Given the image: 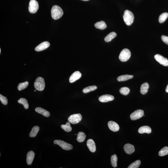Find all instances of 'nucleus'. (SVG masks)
<instances>
[{"label": "nucleus", "mask_w": 168, "mask_h": 168, "mask_svg": "<svg viewBox=\"0 0 168 168\" xmlns=\"http://www.w3.org/2000/svg\"><path fill=\"white\" fill-rule=\"evenodd\" d=\"M86 137V135L84 133L80 132L77 134V140L79 142H83L84 141Z\"/></svg>", "instance_id": "24"}, {"label": "nucleus", "mask_w": 168, "mask_h": 168, "mask_svg": "<svg viewBox=\"0 0 168 168\" xmlns=\"http://www.w3.org/2000/svg\"><path fill=\"white\" fill-rule=\"evenodd\" d=\"M118 157L117 155L114 154L112 155L111 157V163L113 167H116L117 166V161H118Z\"/></svg>", "instance_id": "29"}, {"label": "nucleus", "mask_w": 168, "mask_h": 168, "mask_svg": "<svg viewBox=\"0 0 168 168\" xmlns=\"http://www.w3.org/2000/svg\"><path fill=\"white\" fill-rule=\"evenodd\" d=\"M123 19L125 23L128 26H130L134 21V16L132 12L129 10H125L124 12Z\"/></svg>", "instance_id": "2"}, {"label": "nucleus", "mask_w": 168, "mask_h": 168, "mask_svg": "<svg viewBox=\"0 0 168 168\" xmlns=\"http://www.w3.org/2000/svg\"><path fill=\"white\" fill-rule=\"evenodd\" d=\"M109 128L111 131L113 132H117L119 130L120 127L118 124L114 121H109L108 123Z\"/></svg>", "instance_id": "13"}, {"label": "nucleus", "mask_w": 168, "mask_h": 168, "mask_svg": "<svg viewBox=\"0 0 168 168\" xmlns=\"http://www.w3.org/2000/svg\"><path fill=\"white\" fill-rule=\"evenodd\" d=\"M35 111L38 113L42 114L45 117H48L50 115V113L48 111L40 107L36 108L35 109Z\"/></svg>", "instance_id": "17"}, {"label": "nucleus", "mask_w": 168, "mask_h": 168, "mask_svg": "<svg viewBox=\"0 0 168 168\" xmlns=\"http://www.w3.org/2000/svg\"><path fill=\"white\" fill-rule=\"evenodd\" d=\"M39 7V4L36 0H31L29 2V7L30 12L35 13L37 12Z\"/></svg>", "instance_id": "7"}, {"label": "nucleus", "mask_w": 168, "mask_h": 168, "mask_svg": "<svg viewBox=\"0 0 168 168\" xmlns=\"http://www.w3.org/2000/svg\"><path fill=\"white\" fill-rule=\"evenodd\" d=\"M87 146L90 151L94 152L96 150V146L95 143L92 139H89L87 141Z\"/></svg>", "instance_id": "15"}, {"label": "nucleus", "mask_w": 168, "mask_h": 168, "mask_svg": "<svg viewBox=\"0 0 168 168\" xmlns=\"http://www.w3.org/2000/svg\"><path fill=\"white\" fill-rule=\"evenodd\" d=\"M149 87V84L147 83H143L140 87V92L142 94L145 95L147 93Z\"/></svg>", "instance_id": "19"}, {"label": "nucleus", "mask_w": 168, "mask_h": 168, "mask_svg": "<svg viewBox=\"0 0 168 168\" xmlns=\"http://www.w3.org/2000/svg\"><path fill=\"white\" fill-rule=\"evenodd\" d=\"M39 127L37 126H34L32 128V131L29 134L30 137L34 138L36 137L39 130Z\"/></svg>", "instance_id": "21"}, {"label": "nucleus", "mask_w": 168, "mask_h": 168, "mask_svg": "<svg viewBox=\"0 0 168 168\" xmlns=\"http://www.w3.org/2000/svg\"><path fill=\"white\" fill-rule=\"evenodd\" d=\"M0 100L2 104L4 105H7L8 104V100L7 99L1 94H0Z\"/></svg>", "instance_id": "34"}, {"label": "nucleus", "mask_w": 168, "mask_h": 168, "mask_svg": "<svg viewBox=\"0 0 168 168\" xmlns=\"http://www.w3.org/2000/svg\"><path fill=\"white\" fill-rule=\"evenodd\" d=\"M35 154L32 151L28 152L27 156V162L28 165H31L33 162L34 159Z\"/></svg>", "instance_id": "16"}, {"label": "nucleus", "mask_w": 168, "mask_h": 168, "mask_svg": "<svg viewBox=\"0 0 168 168\" xmlns=\"http://www.w3.org/2000/svg\"><path fill=\"white\" fill-rule=\"evenodd\" d=\"M131 56V53L130 50L127 49H124L121 52L119 56L120 60L122 62L127 61Z\"/></svg>", "instance_id": "5"}, {"label": "nucleus", "mask_w": 168, "mask_h": 168, "mask_svg": "<svg viewBox=\"0 0 168 168\" xmlns=\"http://www.w3.org/2000/svg\"><path fill=\"white\" fill-rule=\"evenodd\" d=\"M144 115V111L142 110H138L131 114L130 118L132 120H136L141 118Z\"/></svg>", "instance_id": "8"}, {"label": "nucleus", "mask_w": 168, "mask_h": 168, "mask_svg": "<svg viewBox=\"0 0 168 168\" xmlns=\"http://www.w3.org/2000/svg\"><path fill=\"white\" fill-rule=\"evenodd\" d=\"M94 26L97 29L101 30L105 29L107 27L105 22L103 21H101L99 22H97L95 24Z\"/></svg>", "instance_id": "22"}, {"label": "nucleus", "mask_w": 168, "mask_h": 168, "mask_svg": "<svg viewBox=\"0 0 168 168\" xmlns=\"http://www.w3.org/2000/svg\"><path fill=\"white\" fill-rule=\"evenodd\" d=\"M34 91H35V92H36V90H34Z\"/></svg>", "instance_id": "39"}, {"label": "nucleus", "mask_w": 168, "mask_h": 168, "mask_svg": "<svg viewBox=\"0 0 168 168\" xmlns=\"http://www.w3.org/2000/svg\"><path fill=\"white\" fill-rule=\"evenodd\" d=\"M97 88V87L96 86H89L87 87H85L83 89V93L86 94V93H88L90 92L94 91Z\"/></svg>", "instance_id": "27"}, {"label": "nucleus", "mask_w": 168, "mask_h": 168, "mask_svg": "<svg viewBox=\"0 0 168 168\" xmlns=\"http://www.w3.org/2000/svg\"><path fill=\"white\" fill-rule=\"evenodd\" d=\"M51 15L52 18L54 20L60 19L63 16V10L58 5L53 6L51 8Z\"/></svg>", "instance_id": "1"}, {"label": "nucleus", "mask_w": 168, "mask_h": 168, "mask_svg": "<svg viewBox=\"0 0 168 168\" xmlns=\"http://www.w3.org/2000/svg\"><path fill=\"white\" fill-rule=\"evenodd\" d=\"M154 58L160 64L165 66H168V60L159 54H157L154 56Z\"/></svg>", "instance_id": "9"}, {"label": "nucleus", "mask_w": 168, "mask_h": 168, "mask_svg": "<svg viewBox=\"0 0 168 168\" xmlns=\"http://www.w3.org/2000/svg\"><path fill=\"white\" fill-rule=\"evenodd\" d=\"M29 83L28 81H26L24 82L20 83L18 85V89L19 91L25 89L29 85Z\"/></svg>", "instance_id": "31"}, {"label": "nucleus", "mask_w": 168, "mask_h": 168, "mask_svg": "<svg viewBox=\"0 0 168 168\" xmlns=\"http://www.w3.org/2000/svg\"><path fill=\"white\" fill-rule=\"evenodd\" d=\"M133 77V75L127 74L118 77L117 78V80L119 82L124 81L132 79Z\"/></svg>", "instance_id": "20"}, {"label": "nucleus", "mask_w": 168, "mask_h": 168, "mask_svg": "<svg viewBox=\"0 0 168 168\" xmlns=\"http://www.w3.org/2000/svg\"><path fill=\"white\" fill-rule=\"evenodd\" d=\"M161 39L164 43L168 45V36L163 35L161 36Z\"/></svg>", "instance_id": "35"}, {"label": "nucleus", "mask_w": 168, "mask_h": 168, "mask_svg": "<svg viewBox=\"0 0 168 168\" xmlns=\"http://www.w3.org/2000/svg\"><path fill=\"white\" fill-rule=\"evenodd\" d=\"M1 53V49H0V53Z\"/></svg>", "instance_id": "38"}, {"label": "nucleus", "mask_w": 168, "mask_h": 168, "mask_svg": "<svg viewBox=\"0 0 168 168\" xmlns=\"http://www.w3.org/2000/svg\"><path fill=\"white\" fill-rule=\"evenodd\" d=\"M120 92L121 94L123 95H127L129 94L130 92V89L127 87H122L120 89Z\"/></svg>", "instance_id": "32"}, {"label": "nucleus", "mask_w": 168, "mask_h": 168, "mask_svg": "<svg viewBox=\"0 0 168 168\" xmlns=\"http://www.w3.org/2000/svg\"><path fill=\"white\" fill-rule=\"evenodd\" d=\"M81 74L80 72L75 71L70 76L69 79V82L70 83H74L76 80L81 78Z\"/></svg>", "instance_id": "11"}, {"label": "nucleus", "mask_w": 168, "mask_h": 168, "mask_svg": "<svg viewBox=\"0 0 168 168\" xmlns=\"http://www.w3.org/2000/svg\"><path fill=\"white\" fill-rule=\"evenodd\" d=\"M50 46V43L47 42H42L35 48V50L36 51H40L45 50Z\"/></svg>", "instance_id": "12"}, {"label": "nucleus", "mask_w": 168, "mask_h": 168, "mask_svg": "<svg viewBox=\"0 0 168 168\" xmlns=\"http://www.w3.org/2000/svg\"><path fill=\"white\" fill-rule=\"evenodd\" d=\"M168 17V13L167 12H164L162 14L159 18V22L160 23H163L166 21Z\"/></svg>", "instance_id": "28"}, {"label": "nucleus", "mask_w": 168, "mask_h": 168, "mask_svg": "<svg viewBox=\"0 0 168 168\" xmlns=\"http://www.w3.org/2000/svg\"><path fill=\"white\" fill-rule=\"evenodd\" d=\"M18 102L22 105H23L25 109H28L29 108V104H28L27 100L26 99L23 98H20L18 100Z\"/></svg>", "instance_id": "26"}, {"label": "nucleus", "mask_w": 168, "mask_h": 168, "mask_svg": "<svg viewBox=\"0 0 168 168\" xmlns=\"http://www.w3.org/2000/svg\"><path fill=\"white\" fill-rule=\"evenodd\" d=\"M166 93H168V84L166 88Z\"/></svg>", "instance_id": "36"}, {"label": "nucleus", "mask_w": 168, "mask_h": 168, "mask_svg": "<svg viewBox=\"0 0 168 168\" xmlns=\"http://www.w3.org/2000/svg\"><path fill=\"white\" fill-rule=\"evenodd\" d=\"M44 79L42 77H38L34 82V86L36 90L39 91H43L45 87Z\"/></svg>", "instance_id": "3"}, {"label": "nucleus", "mask_w": 168, "mask_h": 168, "mask_svg": "<svg viewBox=\"0 0 168 168\" xmlns=\"http://www.w3.org/2000/svg\"><path fill=\"white\" fill-rule=\"evenodd\" d=\"M82 1H89V0H82Z\"/></svg>", "instance_id": "37"}, {"label": "nucleus", "mask_w": 168, "mask_h": 168, "mask_svg": "<svg viewBox=\"0 0 168 168\" xmlns=\"http://www.w3.org/2000/svg\"><path fill=\"white\" fill-rule=\"evenodd\" d=\"M114 97L113 96L110 95L106 94L100 97L99 98V100L100 102H106L112 101L114 100Z\"/></svg>", "instance_id": "10"}, {"label": "nucleus", "mask_w": 168, "mask_h": 168, "mask_svg": "<svg viewBox=\"0 0 168 168\" xmlns=\"http://www.w3.org/2000/svg\"><path fill=\"white\" fill-rule=\"evenodd\" d=\"M82 115L80 113L73 114L69 117L68 121L70 123L75 124L79 123L81 120Z\"/></svg>", "instance_id": "6"}, {"label": "nucleus", "mask_w": 168, "mask_h": 168, "mask_svg": "<svg viewBox=\"0 0 168 168\" xmlns=\"http://www.w3.org/2000/svg\"><path fill=\"white\" fill-rule=\"evenodd\" d=\"M159 154L160 156H163L168 154V147L166 146L162 148L159 151Z\"/></svg>", "instance_id": "30"}, {"label": "nucleus", "mask_w": 168, "mask_h": 168, "mask_svg": "<svg viewBox=\"0 0 168 168\" xmlns=\"http://www.w3.org/2000/svg\"><path fill=\"white\" fill-rule=\"evenodd\" d=\"M138 132L140 134H150L151 132V129L149 126H143L139 128L138 130Z\"/></svg>", "instance_id": "18"}, {"label": "nucleus", "mask_w": 168, "mask_h": 168, "mask_svg": "<svg viewBox=\"0 0 168 168\" xmlns=\"http://www.w3.org/2000/svg\"><path fill=\"white\" fill-rule=\"evenodd\" d=\"M117 33L114 32H111L107 35L104 38V40L106 42H110L117 36Z\"/></svg>", "instance_id": "23"}, {"label": "nucleus", "mask_w": 168, "mask_h": 168, "mask_svg": "<svg viewBox=\"0 0 168 168\" xmlns=\"http://www.w3.org/2000/svg\"><path fill=\"white\" fill-rule=\"evenodd\" d=\"M61 127L62 129L66 132H70L72 130V128L70 125V123L69 122H66L65 125H61Z\"/></svg>", "instance_id": "25"}, {"label": "nucleus", "mask_w": 168, "mask_h": 168, "mask_svg": "<svg viewBox=\"0 0 168 168\" xmlns=\"http://www.w3.org/2000/svg\"><path fill=\"white\" fill-rule=\"evenodd\" d=\"M54 143L59 145L64 150H71L73 149V146L71 145L60 140H56L54 141Z\"/></svg>", "instance_id": "4"}, {"label": "nucleus", "mask_w": 168, "mask_h": 168, "mask_svg": "<svg viewBox=\"0 0 168 168\" xmlns=\"http://www.w3.org/2000/svg\"><path fill=\"white\" fill-rule=\"evenodd\" d=\"M124 150L127 154H131L133 153L135 151V148L133 145L131 144H126L124 147Z\"/></svg>", "instance_id": "14"}, {"label": "nucleus", "mask_w": 168, "mask_h": 168, "mask_svg": "<svg viewBox=\"0 0 168 168\" xmlns=\"http://www.w3.org/2000/svg\"><path fill=\"white\" fill-rule=\"evenodd\" d=\"M141 163L140 160H138L135 161L133 163H131L130 165L128 166V168H138L139 167Z\"/></svg>", "instance_id": "33"}]
</instances>
